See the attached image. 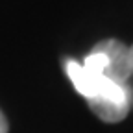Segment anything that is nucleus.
Returning <instances> with one entry per match:
<instances>
[{"mask_svg":"<svg viewBox=\"0 0 133 133\" xmlns=\"http://www.w3.org/2000/svg\"><path fill=\"white\" fill-rule=\"evenodd\" d=\"M94 52L104 54L107 59L105 78H109L115 83L126 85V81L131 78V63H129V46H126L122 41L116 39H104L94 48Z\"/></svg>","mask_w":133,"mask_h":133,"instance_id":"obj_1","label":"nucleus"},{"mask_svg":"<svg viewBox=\"0 0 133 133\" xmlns=\"http://www.w3.org/2000/svg\"><path fill=\"white\" fill-rule=\"evenodd\" d=\"M83 69H87L89 72H94V74H105L107 59H105L104 54L91 50V54L85 57V61H83Z\"/></svg>","mask_w":133,"mask_h":133,"instance_id":"obj_4","label":"nucleus"},{"mask_svg":"<svg viewBox=\"0 0 133 133\" xmlns=\"http://www.w3.org/2000/svg\"><path fill=\"white\" fill-rule=\"evenodd\" d=\"M129 63H131V76H133V44L129 46Z\"/></svg>","mask_w":133,"mask_h":133,"instance_id":"obj_6","label":"nucleus"},{"mask_svg":"<svg viewBox=\"0 0 133 133\" xmlns=\"http://www.w3.org/2000/svg\"><path fill=\"white\" fill-rule=\"evenodd\" d=\"M8 129H9V126H8V120H6L4 113L0 111V133H8Z\"/></svg>","mask_w":133,"mask_h":133,"instance_id":"obj_5","label":"nucleus"},{"mask_svg":"<svg viewBox=\"0 0 133 133\" xmlns=\"http://www.w3.org/2000/svg\"><path fill=\"white\" fill-rule=\"evenodd\" d=\"M66 69V74H69L70 81L74 83V87L79 94H83L87 100L89 98H96L100 92H102V87H104V81H105V76L104 74H94V72H89L87 69H83V65L69 59L65 65Z\"/></svg>","mask_w":133,"mask_h":133,"instance_id":"obj_2","label":"nucleus"},{"mask_svg":"<svg viewBox=\"0 0 133 133\" xmlns=\"http://www.w3.org/2000/svg\"><path fill=\"white\" fill-rule=\"evenodd\" d=\"M87 104L100 120L109 122V124L124 120L129 113V105H131V102H128V100L126 102H116V100H109V98H102V96L89 98Z\"/></svg>","mask_w":133,"mask_h":133,"instance_id":"obj_3","label":"nucleus"}]
</instances>
